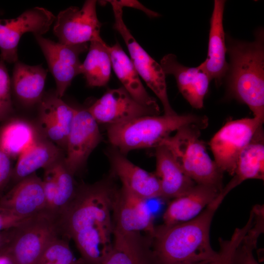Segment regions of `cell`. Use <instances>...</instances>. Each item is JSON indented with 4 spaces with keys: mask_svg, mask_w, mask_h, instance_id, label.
<instances>
[{
    "mask_svg": "<svg viewBox=\"0 0 264 264\" xmlns=\"http://www.w3.org/2000/svg\"><path fill=\"white\" fill-rule=\"evenodd\" d=\"M112 199L104 185L86 187L57 217L61 234L74 241L85 264H101L111 250Z\"/></svg>",
    "mask_w": 264,
    "mask_h": 264,
    "instance_id": "6da1fadb",
    "label": "cell"
},
{
    "mask_svg": "<svg viewBox=\"0 0 264 264\" xmlns=\"http://www.w3.org/2000/svg\"><path fill=\"white\" fill-rule=\"evenodd\" d=\"M229 183L196 217L173 225L155 227L151 237L154 264H193L214 258L217 252L210 242V229L214 215L228 193Z\"/></svg>",
    "mask_w": 264,
    "mask_h": 264,
    "instance_id": "7a4b0ae2",
    "label": "cell"
},
{
    "mask_svg": "<svg viewBox=\"0 0 264 264\" xmlns=\"http://www.w3.org/2000/svg\"><path fill=\"white\" fill-rule=\"evenodd\" d=\"M229 62L224 81L228 96L246 105L254 117L264 120V30L246 42L226 34Z\"/></svg>",
    "mask_w": 264,
    "mask_h": 264,
    "instance_id": "3957f363",
    "label": "cell"
},
{
    "mask_svg": "<svg viewBox=\"0 0 264 264\" xmlns=\"http://www.w3.org/2000/svg\"><path fill=\"white\" fill-rule=\"evenodd\" d=\"M208 118L188 113L175 115H146L109 125L107 133L110 143L121 153L156 147L171 132L188 126L206 128Z\"/></svg>",
    "mask_w": 264,
    "mask_h": 264,
    "instance_id": "277c9868",
    "label": "cell"
},
{
    "mask_svg": "<svg viewBox=\"0 0 264 264\" xmlns=\"http://www.w3.org/2000/svg\"><path fill=\"white\" fill-rule=\"evenodd\" d=\"M200 130L196 126L182 127L174 135L164 139L160 145L169 150L183 172L196 184L221 191L223 172L207 153L199 138Z\"/></svg>",
    "mask_w": 264,
    "mask_h": 264,
    "instance_id": "5b68a950",
    "label": "cell"
},
{
    "mask_svg": "<svg viewBox=\"0 0 264 264\" xmlns=\"http://www.w3.org/2000/svg\"><path fill=\"white\" fill-rule=\"evenodd\" d=\"M60 235L57 216L44 211L17 228L0 254L6 256L12 264H35L47 245Z\"/></svg>",
    "mask_w": 264,
    "mask_h": 264,
    "instance_id": "8992f818",
    "label": "cell"
},
{
    "mask_svg": "<svg viewBox=\"0 0 264 264\" xmlns=\"http://www.w3.org/2000/svg\"><path fill=\"white\" fill-rule=\"evenodd\" d=\"M114 17L113 25L123 38L130 54V58L138 73L148 87L160 101L166 115L177 113L172 108L167 90L166 74L162 66L138 43L125 24L123 19V7L116 0H109Z\"/></svg>",
    "mask_w": 264,
    "mask_h": 264,
    "instance_id": "52a82bcc",
    "label": "cell"
},
{
    "mask_svg": "<svg viewBox=\"0 0 264 264\" xmlns=\"http://www.w3.org/2000/svg\"><path fill=\"white\" fill-rule=\"evenodd\" d=\"M264 121L257 117L228 121L209 143L214 161L222 172L235 174L237 159Z\"/></svg>",
    "mask_w": 264,
    "mask_h": 264,
    "instance_id": "ba28073f",
    "label": "cell"
},
{
    "mask_svg": "<svg viewBox=\"0 0 264 264\" xmlns=\"http://www.w3.org/2000/svg\"><path fill=\"white\" fill-rule=\"evenodd\" d=\"M55 19L50 11L35 7L16 18L0 19V60L8 63L18 61V46L22 36L28 32L34 35L45 34Z\"/></svg>",
    "mask_w": 264,
    "mask_h": 264,
    "instance_id": "9c48e42d",
    "label": "cell"
},
{
    "mask_svg": "<svg viewBox=\"0 0 264 264\" xmlns=\"http://www.w3.org/2000/svg\"><path fill=\"white\" fill-rule=\"evenodd\" d=\"M96 3V0H88L81 8L70 6L60 12L53 27L59 43L77 45L102 40V24L97 16Z\"/></svg>",
    "mask_w": 264,
    "mask_h": 264,
    "instance_id": "30bf717a",
    "label": "cell"
},
{
    "mask_svg": "<svg viewBox=\"0 0 264 264\" xmlns=\"http://www.w3.org/2000/svg\"><path fill=\"white\" fill-rule=\"evenodd\" d=\"M56 85V95L61 98L73 79L81 74L79 55L88 49V43L68 45L35 35Z\"/></svg>",
    "mask_w": 264,
    "mask_h": 264,
    "instance_id": "8fae6325",
    "label": "cell"
},
{
    "mask_svg": "<svg viewBox=\"0 0 264 264\" xmlns=\"http://www.w3.org/2000/svg\"><path fill=\"white\" fill-rule=\"evenodd\" d=\"M97 122L87 109H76L66 144L63 161L73 176L84 165L101 140Z\"/></svg>",
    "mask_w": 264,
    "mask_h": 264,
    "instance_id": "7c38bea8",
    "label": "cell"
},
{
    "mask_svg": "<svg viewBox=\"0 0 264 264\" xmlns=\"http://www.w3.org/2000/svg\"><path fill=\"white\" fill-rule=\"evenodd\" d=\"M87 110L97 123L109 125L160 113L137 102L123 87L108 90Z\"/></svg>",
    "mask_w": 264,
    "mask_h": 264,
    "instance_id": "4fadbf2b",
    "label": "cell"
},
{
    "mask_svg": "<svg viewBox=\"0 0 264 264\" xmlns=\"http://www.w3.org/2000/svg\"><path fill=\"white\" fill-rule=\"evenodd\" d=\"M146 200L122 188L112 202L114 228L127 233L144 231L151 238L155 227Z\"/></svg>",
    "mask_w": 264,
    "mask_h": 264,
    "instance_id": "5bb4252c",
    "label": "cell"
},
{
    "mask_svg": "<svg viewBox=\"0 0 264 264\" xmlns=\"http://www.w3.org/2000/svg\"><path fill=\"white\" fill-rule=\"evenodd\" d=\"M225 3L224 0H214L210 21L207 57L198 66L218 86L223 83L228 66L226 34L223 23Z\"/></svg>",
    "mask_w": 264,
    "mask_h": 264,
    "instance_id": "9a60e30c",
    "label": "cell"
},
{
    "mask_svg": "<svg viewBox=\"0 0 264 264\" xmlns=\"http://www.w3.org/2000/svg\"><path fill=\"white\" fill-rule=\"evenodd\" d=\"M0 208L26 218L45 211L43 180L34 173L19 181L0 198Z\"/></svg>",
    "mask_w": 264,
    "mask_h": 264,
    "instance_id": "2e32d148",
    "label": "cell"
},
{
    "mask_svg": "<svg viewBox=\"0 0 264 264\" xmlns=\"http://www.w3.org/2000/svg\"><path fill=\"white\" fill-rule=\"evenodd\" d=\"M160 64L166 75L174 76L179 92L189 104L196 109L202 108L211 81L208 75L198 66L180 64L173 54L165 55Z\"/></svg>",
    "mask_w": 264,
    "mask_h": 264,
    "instance_id": "e0dca14e",
    "label": "cell"
},
{
    "mask_svg": "<svg viewBox=\"0 0 264 264\" xmlns=\"http://www.w3.org/2000/svg\"><path fill=\"white\" fill-rule=\"evenodd\" d=\"M110 158L123 188L146 200L161 198L159 181L154 173L134 164L118 151H112Z\"/></svg>",
    "mask_w": 264,
    "mask_h": 264,
    "instance_id": "ac0fdd59",
    "label": "cell"
},
{
    "mask_svg": "<svg viewBox=\"0 0 264 264\" xmlns=\"http://www.w3.org/2000/svg\"><path fill=\"white\" fill-rule=\"evenodd\" d=\"M215 188L196 184L185 194L174 198L165 211V225H173L194 219L220 194Z\"/></svg>",
    "mask_w": 264,
    "mask_h": 264,
    "instance_id": "d6986e66",
    "label": "cell"
},
{
    "mask_svg": "<svg viewBox=\"0 0 264 264\" xmlns=\"http://www.w3.org/2000/svg\"><path fill=\"white\" fill-rule=\"evenodd\" d=\"M155 175L159 181L161 198H175L190 190L196 183L188 177L163 145L155 147Z\"/></svg>",
    "mask_w": 264,
    "mask_h": 264,
    "instance_id": "ffe728a7",
    "label": "cell"
},
{
    "mask_svg": "<svg viewBox=\"0 0 264 264\" xmlns=\"http://www.w3.org/2000/svg\"><path fill=\"white\" fill-rule=\"evenodd\" d=\"M111 66L123 87L140 104L160 113L156 101L147 92L130 57L118 42L108 46Z\"/></svg>",
    "mask_w": 264,
    "mask_h": 264,
    "instance_id": "44dd1931",
    "label": "cell"
},
{
    "mask_svg": "<svg viewBox=\"0 0 264 264\" xmlns=\"http://www.w3.org/2000/svg\"><path fill=\"white\" fill-rule=\"evenodd\" d=\"M111 250L101 264H154L151 242H144L138 233L113 229Z\"/></svg>",
    "mask_w": 264,
    "mask_h": 264,
    "instance_id": "7402d4cb",
    "label": "cell"
},
{
    "mask_svg": "<svg viewBox=\"0 0 264 264\" xmlns=\"http://www.w3.org/2000/svg\"><path fill=\"white\" fill-rule=\"evenodd\" d=\"M47 72L41 65L29 66L19 61L15 63L12 85L17 98L28 105L39 102L43 95Z\"/></svg>",
    "mask_w": 264,
    "mask_h": 264,
    "instance_id": "603a6c76",
    "label": "cell"
},
{
    "mask_svg": "<svg viewBox=\"0 0 264 264\" xmlns=\"http://www.w3.org/2000/svg\"><path fill=\"white\" fill-rule=\"evenodd\" d=\"M60 155V149L53 143L36 140L17 158L12 178L18 182L40 168L46 169L59 162Z\"/></svg>",
    "mask_w": 264,
    "mask_h": 264,
    "instance_id": "cb8c5ba5",
    "label": "cell"
},
{
    "mask_svg": "<svg viewBox=\"0 0 264 264\" xmlns=\"http://www.w3.org/2000/svg\"><path fill=\"white\" fill-rule=\"evenodd\" d=\"M108 46L103 39L90 42L81 66V74L89 87L105 86L110 80L112 66Z\"/></svg>",
    "mask_w": 264,
    "mask_h": 264,
    "instance_id": "d4e9b609",
    "label": "cell"
},
{
    "mask_svg": "<svg viewBox=\"0 0 264 264\" xmlns=\"http://www.w3.org/2000/svg\"><path fill=\"white\" fill-rule=\"evenodd\" d=\"M234 176L241 183L248 179H264V135L263 126L240 153Z\"/></svg>",
    "mask_w": 264,
    "mask_h": 264,
    "instance_id": "484cf974",
    "label": "cell"
},
{
    "mask_svg": "<svg viewBox=\"0 0 264 264\" xmlns=\"http://www.w3.org/2000/svg\"><path fill=\"white\" fill-rule=\"evenodd\" d=\"M36 140L34 129L23 120H11L0 130V147L11 158H18Z\"/></svg>",
    "mask_w": 264,
    "mask_h": 264,
    "instance_id": "4316f807",
    "label": "cell"
},
{
    "mask_svg": "<svg viewBox=\"0 0 264 264\" xmlns=\"http://www.w3.org/2000/svg\"><path fill=\"white\" fill-rule=\"evenodd\" d=\"M53 176L56 183V195L54 201L53 212L58 216L74 198L76 190L71 175L65 167L63 161L58 162L46 168Z\"/></svg>",
    "mask_w": 264,
    "mask_h": 264,
    "instance_id": "83f0119b",
    "label": "cell"
},
{
    "mask_svg": "<svg viewBox=\"0 0 264 264\" xmlns=\"http://www.w3.org/2000/svg\"><path fill=\"white\" fill-rule=\"evenodd\" d=\"M254 215L251 210L246 224L236 228L228 240L220 239V250L213 259L193 264H237V252L242 241L254 223Z\"/></svg>",
    "mask_w": 264,
    "mask_h": 264,
    "instance_id": "f1b7e54d",
    "label": "cell"
},
{
    "mask_svg": "<svg viewBox=\"0 0 264 264\" xmlns=\"http://www.w3.org/2000/svg\"><path fill=\"white\" fill-rule=\"evenodd\" d=\"M76 109L69 106L56 95L44 98L41 103L40 113L56 122L68 137Z\"/></svg>",
    "mask_w": 264,
    "mask_h": 264,
    "instance_id": "f546056e",
    "label": "cell"
},
{
    "mask_svg": "<svg viewBox=\"0 0 264 264\" xmlns=\"http://www.w3.org/2000/svg\"><path fill=\"white\" fill-rule=\"evenodd\" d=\"M11 85L4 62L0 60V120L7 119L13 111Z\"/></svg>",
    "mask_w": 264,
    "mask_h": 264,
    "instance_id": "4dcf8cb0",
    "label": "cell"
},
{
    "mask_svg": "<svg viewBox=\"0 0 264 264\" xmlns=\"http://www.w3.org/2000/svg\"><path fill=\"white\" fill-rule=\"evenodd\" d=\"M13 171L11 158L0 147V198L12 178Z\"/></svg>",
    "mask_w": 264,
    "mask_h": 264,
    "instance_id": "1f68e13d",
    "label": "cell"
},
{
    "mask_svg": "<svg viewBox=\"0 0 264 264\" xmlns=\"http://www.w3.org/2000/svg\"><path fill=\"white\" fill-rule=\"evenodd\" d=\"M42 180L45 199V211L54 214L53 210L56 195V183L53 176L47 169H45L44 178Z\"/></svg>",
    "mask_w": 264,
    "mask_h": 264,
    "instance_id": "d6a6232c",
    "label": "cell"
},
{
    "mask_svg": "<svg viewBox=\"0 0 264 264\" xmlns=\"http://www.w3.org/2000/svg\"><path fill=\"white\" fill-rule=\"evenodd\" d=\"M31 217H20L0 208V231L18 228Z\"/></svg>",
    "mask_w": 264,
    "mask_h": 264,
    "instance_id": "836d02e7",
    "label": "cell"
},
{
    "mask_svg": "<svg viewBox=\"0 0 264 264\" xmlns=\"http://www.w3.org/2000/svg\"><path fill=\"white\" fill-rule=\"evenodd\" d=\"M117 3L121 6L122 7L124 6H131L134 7L137 9H140L141 10L144 11L147 13L149 16L152 17H157L159 16V14L156 12H153L152 11L149 10L147 9L144 8V7L141 5L140 3L136 1H129V0H116Z\"/></svg>",
    "mask_w": 264,
    "mask_h": 264,
    "instance_id": "e575fe53",
    "label": "cell"
},
{
    "mask_svg": "<svg viewBox=\"0 0 264 264\" xmlns=\"http://www.w3.org/2000/svg\"><path fill=\"white\" fill-rule=\"evenodd\" d=\"M17 228L0 231V251L9 243Z\"/></svg>",
    "mask_w": 264,
    "mask_h": 264,
    "instance_id": "d590c367",
    "label": "cell"
},
{
    "mask_svg": "<svg viewBox=\"0 0 264 264\" xmlns=\"http://www.w3.org/2000/svg\"><path fill=\"white\" fill-rule=\"evenodd\" d=\"M0 264H12L10 260L5 255L0 254Z\"/></svg>",
    "mask_w": 264,
    "mask_h": 264,
    "instance_id": "8d00e7d4",
    "label": "cell"
}]
</instances>
